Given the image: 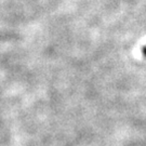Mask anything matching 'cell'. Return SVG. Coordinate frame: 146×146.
<instances>
[{
	"mask_svg": "<svg viewBox=\"0 0 146 146\" xmlns=\"http://www.w3.org/2000/svg\"><path fill=\"white\" fill-rule=\"evenodd\" d=\"M143 54H144V55L146 56V47L143 48Z\"/></svg>",
	"mask_w": 146,
	"mask_h": 146,
	"instance_id": "6da1fadb",
	"label": "cell"
}]
</instances>
